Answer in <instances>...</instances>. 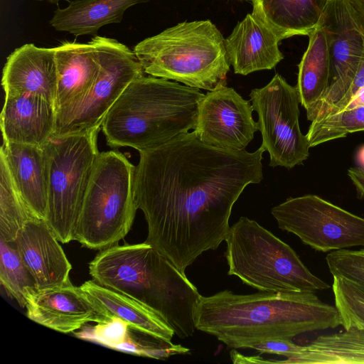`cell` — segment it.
<instances>
[{"instance_id": "1", "label": "cell", "mask_w": 364, "mask_h": 364, "mask_svg": "<svg viewBox=\"0 0 364 364\" xmlns=\"http://www.w3.org/2000/svg\"><path fill=\"white\" fill-rule=\"evenodd\" d=\"M264 152L212 146L194 131L140 151L134 189L148 225L146 242L186 274L198 256L225 241L233 205L263 178Z\"/></svg>"}, {"instance_id": "24", "label": "cell", "mask_w": 364, "mask_h": 364, "mask_svg": "<svg viewBox=\"0 0 364 364\" xmlns=\"http://www.w3.org/2000/svg\"><path fill=\"white\" fill-rule=\"evenodd\" d=\"M308 36L309 45L299 64L296 86L300 103L306 110L324 95L331 77L330 54L325 31L318 25Z\"/></svg>"}, {"instance_id": "27", "label": "cell", "mask_w": 364, "mask_h": 364, "mask_svg": "<svg viewBox=\"0 0 364 364\" xmlns=\"http://www.w3.org/2000/svg\"><path fill=\"white\" fill-rule=\"evenodd\" d=\"M33 218L16 188L4 158L0 155V239L14 242L26 222Z\"/></svg>"}, {"instance_id": "18", "label": "cell", "mask_w": 364, "mask_h": 364, "mask_svg": "<svg viewBox=\"0 0 364 364\" xmlns=\"http://www.w3.org/2000/svg\"><path fill=\"white\" fill-rule=\"evenodd\" d=\"M56 127L55 105L28 94H6L1 113L4 142L42 146Z\"/></svg>"}, {"instance_id": "19", "label": "cell", "mask_w": 364, "mask_h": 364, "mask_svg": "<svg viewBox=\"0 0 364 364\" xmlns=\"http://www.w3.org/2000/svg\"><path fill=\"white\" fill-rule=\"evenodd\" d=\"M58 69L56 122L73 109L95 82L100 65L93 43L64 42L55 47Z\"/></svg>"}, {"instance_id": "25", "label": "cell", "mask_w": 364, "mask_h": 364, "mask_svg": "<svg viewBox=\"0 0 364 364\" xmlns=\"http://www.w3.org/2000/svg\"><path fill=\"white\" fill-rule=\"evenodd\" d=\"M276 363L344 364L364 363V329L350 328L345 331L320 336L302 346L295 357Z\"/></svg>"}, {"instance_id": "21", "label": "cell", "mask_w": 364, "mask_h": 364, "mask_svg": "<svg viewBox=\"0 0 364 364\" xmlns=\"http://www.w3.org/2000/svg\"><path fill=\"white\" fill-rule=\"evenodd\" d=\"M331 0H251L252 13L281 39L308 36L320 23Z\"/></svg>"}, {"instance_id": "23", "label": "cell", "mask_w": 364, "mask_h": 364, "mask_svg": "<svg viewBox=\"0 0 364 364\" xmlns=\"http://www.w3.org/2000/svg\"><path fill=\"white\" fill-rule=\"evenodd\" d=\"M146 0H73L58 9L50 21L58 31L75 36L92 35L103 26L118 23L129 7Z\"/></svg>"}, {"instance_id": "32", "label": "cell", "mask_w": 364, "mask_h": 364, "mask_svg": "<svg viewBox=\"0 0 364 364\" xmlns=\"http://www.w3.org/2000/svg\"><path fill=\"white\" fill-rule=\"evenodd\" d=\"M302 346L291 341V339L270 340L255 345L252 348L261 353L275 354L291 358L297 355Z\"/></svg>"}, {"instance_id": "38", "label": "cell", "mask_w": 364, "mask_h": 364, "mask_svg": "<svg viewBox=\"0 0 364 364\" xmlns=\"http://www.w3.org/2000/svg\"><path fill=\"white\" fill-rule=\"evenodd\" d=\"M358 161L361 168H364V146H362L358 151Z\"/></svg>"}, {"instance_id": "6", "label": "cell", "mask_w": 364, "mask_h": 364, "mask_svg": "<svg viewBox=\"0 0 364 364\" xmlns=\"http://www.w3.org/2000/svg\"><path fill=\"white\" fill-rule=\"evenodd\" d=\"M225 241L228 274L260 291L316 293L330 287L289 245L254 220L240 217Z\"/></svg>"}, {"instance_id": "22", "label": "cell", "mask_w": 364, "mask_h": 364, "mask_svg": "<svg viewBox=\"0 0 364 364\" xmlns=\"http://www.w3.org/2000/svg\"><path fill=\"white\" fill-rule=\"evenodd\" d=\"M80 287L92 296L111 318H117L131 328L154 337L171 341L175 333L156 312L139 301L95 280L84 282Z\"/></svg>"}, {"instance_id": "7", "label": "cell", "mask_w": 364, "mask_h": 364, "mask_svg": "<svg viewBox=\"0 0 364 364\" xmlns=\"http://www.w3.org/2000/svg\"><path fill=\"white\" fill-rule=\"evenodd\" d=\"M135 169L119 151L100 153L75 236L82 246L101 250L117 245L129 232L138 210Z\"/></svg>"}, {"instance_id": "3", "label": "cell", "mask_w": 364, "mask_h": 364, "mask_svg": "<svg viewBox=\"0 0 364 364\" xmlns=\"http://www.w3.org/2000/svg\"><path fill=\"white\" fill-rule=\"evenodd\" d=\"M97 283L125 294L161 317L180 338L193 336L201 296L196 287L153 245H115L89 264Z\"/></svg>"}, {"instance_id": "28", "label": "cell", "mask_w": 364, "mask_h": 364, "mask_svg": "<svg viewBox=\"0 0 364 364\" xmlns=\"http://www.w3.org/2000/svg\"><path fill=\"white\" fill-rule=\"evenodd\" d=\"M0 282L9 296L26 307V292L36 287L31 274L14 242H0Z\"/></svg>"}, {"instance_id": "15", "label": "cell", "mask_w": 364, "mask_h": 364, "mask_svg": "<svg viewBox=\"0 0 364 364\" xmlns=\"http://www.w3.org/2000/svg\"><path fill=\"white\" fill-rule=\"evenodd\" d=\"M36 289L63 285L70 281L72 265L44 220L31 218L14 242Z\"/></svg>"}, {"instance_id": "12", "label": "cell", "mask_w": 364, "mask_h": 364, "mask_svg": "<svg viewBox=\"0 0 364 364\" xmlns=\"http://www.w3.org/2000/svg\"><path fill=\"white\" fill-rule=\"evenodd\" d=\"M319 25L327 36L331 77L324 95L306 110L311 122L323 119L344 96L364 57V28L350 0H331Z\"/></svg>"}, {"instance_id": "5", "label": "cell", "mask_w": 364, "mask_h": 364, "mask_svg": "<svg viewBox=\"0 0 364 364\" xmlns=\"http://www.w3.org/2000/svg\"><path fill=\"white\" fill-rule=\"evenodd\" d=\"M145 73L213 91L230 70L225 38L210 20L184 21L137 43L133 50Z\"/></svg>"}, {"instance_id": "13", "label": "cell", "mask_w": 364, "mask_h": 364, "mask_svg": "<svg viewBox=\"0 0 364 364\" xmlns=\"http://www.w3.org/2000/svg\"><path fill=\"white\" fill-rule=\"evenodd\" d=\"M250 102L221 85L200 100L193 129L203 143L224 149L245 150L259 130Z\"/></svg>"}, {"instance_id": "40", "label": "cell", "mask_w": 364, "mask_h": 364, "mask_svg": "<svg viewBox=\"0 0 364 364\" xmlns=\"http://www.w3.org/2000/svg\"><path fill=\"white\" fill-rule=\"evenodd\" d=\"M240 1H251V0H240Z\"/></svg>"}, {"instance_id": "34", "label": "cell", "mask_w": 364, "mask_h": 364, "mask_svg": "<svg viewBox=\"0 0 364 364\" xmlns=\"http://www.w3.org/2000/svg\"><path fill=\"white\" fill-rule=\"evenodd\" d=\"M348 175L359 195L364 197V168H350L348 171Z\"/></svg>"}, {"instance_id": "11", "label": "cell", "mask_w": 364, "mask_h": 364, "mask_svg": "<svg viewBox=\"0 0 364 364\" xmlns=\"http://www.w3.org/2000/svg\"><path fill=\"white\" fill-rule=\"evenodd\" d=\"M271 213L282 230L316 251L364 247V218L316 195L287 198Z\"/></svg>"}, {"instance_id": "2", "label": "cell", "mask_w": 364, "mask_h": 364, "mask_svg": "<svg viewBox=\"0 0 364 364\" xmlns=\"http://www.w3.org/2000/svg\"><path fill=\"white\" fill-rule=\"evenodd\" d=\"M194 323L233 349L341 326L336 306L314 292L236 294L228 289L200 296Z\"/></svg>"}, {"instance_id": "4", "label": "cell", "mask_w": 364, "mask_h": 364, "mask_svg": "<svg viewBox=\"0 0 364 364\" xmlns=\"http://www.w3.org/2000/svg\"><path fill=\"white\" fill-rule=\"evenodd\" d=\"M205 94L199 89L144 75L126 87L102 124L107 145L139 152L193 129Z\"/></svg>"}, {"instance_id": "8", "label": "cell", "mask_w": 364, "mask_h": 364, "mask_svg": "<svg viewBox=\"0 0 364 364\" xmlns=\"http://www.w3.org/2000/svg\"><path fill=\"white\" fill-rule=\"evenodd\" d=\"M99 132L53 135L42 146L48 170L45 221L63 244L75 240L82 203L100 153Z\"/></svg>"}, {"instance_id": "29", "label": "cell", "mask_w": 364, "mask_h": 364, "mask_svg": "<svg viewBox=\"0 0 364 364\" xmlns=\"http://www.w3.org/2000/svg\"><path fill=\"white\" fill-rule=\"evenodd\" d=\"M364 130V106L343 110L318 122H311L306 134L309 147Z\"/></svg>"}, {"instance_id": "14", "label": "cell", "mask_w": 364, "mask_h": 364, "mask_svg": "<svg viewBox=\"0 0 364 364\" xmlns=\"http://www.w3.org/2000/svg\"><path fill=\"white\" fill-rule=\"evenodd\" d=\"M26 316L52 330L68 333L89 322L109 323L113 319L104 308L80 287L70 282L58 287L28 290Z\"/></svg>"}, {"instance_id": "39", "label": "cell", "mask_w": 364, "mask_h": 364, "mask_svg": "<svg viewBox=\"0 0 364 364\" xmlns=\"http://www.w3.org/2000/svg\"><path fill=\"white\" fill-rule=\"evenodd\" d=\"M34 1H46V2L50 3V4H55V5H58L59 2L60 1H68V2L70 1V0H34Z\"/></svg>"}, {"instance_id": "17", "label": "cell", "mask_w": 364, "mask_h": 364, "mask_svg": "<svg viewBox=\"0 0 364 364\" xmlns=\"http://www.w3.org/2000/svg\"><path fill=\"white\" fill-rule=\"evenodd\" d=\"M277 35L254 13L247 14L225 38V48L235 74L271 70L283 58Z\"/></svg>"}, {"instance_id": "31", "label": "cell", "mask_w": 364, "mask_h": 364, "mask_svg": "<svg viewBox=\"0 0 364 364\" xmlns=\"http://www.w3.org/2000/svg\"><path fill=\"white\" fill-rule=\"evenodd\" d=\"M333 277H341L364 287V249L330 252L326 257Z\"/></svg>"}, {"instance_id": "36", "label": "cell", "mask_w": 364, "mask_h": 364, "mask_svg": "<svg viewBox=\"0 0 364 364\" xmlns=\"http://www.w3.org/2000/svg\"><path fill=\"white\" fill-rule=\"evenodd\" d=\"M361 106H364V87L360 88L348 101L347 105L341 110H350Z\"/></svg>"}, {"instance_id": "26", "label": "cell", "mask_w": 364, "mask_h": 364, "mask_svg": "<svg viewBox=\"0 0 364 364\" xmlns=\"http://www.w3.org/2000/svg\"><path fill=\"white\" fill-rule=\"evenodd\" d=\"M107 347L128 353L156 359H164L174 355L188 353L190 350L139 331L124 323H119L112 332Z\"/></svg>"}, {"instance_id": "33", "label": "cell", "mask_w": 364, "mask_h": 364, "mask_svg": "<svg viewBox=\"0 0 364 364\" xmlns=\"http://www.w3.org/2000/svg\"><path fill=\"white\" fill-rule=\"evenodd\" d=\"M364 87V57L355 75V77L344 96L326 112L324 118L328 115L341 112L347 105L350 98Z\"/></svg>"}, {"instance_id": "35", "label": "cell", "mask_w": 364, "mask_h": 364, "mask_svg": "<svg viewBox=\"0 0 364 364\" xmlns=\"http://www.w3.org/2000/svg\"><path fill=\"white\" fill-rule=\"evenodd\" d=\"M230 358L234 363H274V360H265L259 355L245 356L237 351L232 350L230 352Z\"/></svg>"}, {"instance_id": "9", "label": "cell", "mask_w": 364, "mask_h": 364, "mask_svg": "<svg viewBox=\"0 0 364 364\" xmlns=\"http://www.w3.org/2000/svg\"><path fill=\"white\" fill-rule=\"evenodd\" d=\"M95 46L100 68L84 97L56 122L53 135L100 130L107 112L126 87L144 75L134 51L115 39L97 36Z\"/></svg>"}, {"instance_id": "20", "label": "cell", "mask_w": 364, "mask_h": 364, "mask_svg": "<svg viewBox=\"0 0 364 364\" xmlns=\"http://www.w3.org/2000/svg\"><path fill=\"white\" fill-rule=\"evenodd\" d=\"M1 155L16 188L30 214L46 220L48 208V170L42 146L4 142Z\"/></svg>"}, {"instance_id": "10", "label": "cell", "mask_w": 364, "mask_h": 364, "mask_svg": "<svg viewBox=\"0 0 364 364\" xmlns=\"http://www.w3.org/2000/svg\"><path fill=\"white\" fill-rule=\"evenodd\" d=\"M250 97L258 115L261 147L269 154V166L290 169L302 164L310 147L306 135L300 130L296 87L277 73L264 87L252 90Z\"/></svg>"}, {"instance_id": "30", "label": "cell", "mask_w": 364, "mask_h": 364, "mask_svg": "<svg viewBox=\"0 0 364 364\" xmlns=\"http://www.w3.org/2000/svg\"><path fill=\"white\" fill-rule=\"evenodd\" d=\"M335 306L345 330L364 329V287L341 277H333Z\"/></svg>"}, {"instance_id": "16", "label": "cell", "mask_w": 364, "mask_h": 364, "mask_svg": "<svg viewBox=\"0 0 364 364\" xmlns=\"http://www.w3.org/2000/svg\"><path fill=\"white\" fill-rule=\"evenodd\" d=\"M55 53V48H41L32 43L16 48L3 68L5 95H38L55 107L58 69Z\"/></svg>"}, {"instance_id": "37", "label": "cell", "mask_w": 364, "mask_h": 364, "mask_svg": "<svg viewBox=\"0 0 364 364\" xmlns=\"http://www.w3.org/2000/svg\"><path fill=\"white\" fill-rule=\"evenodd\" d=\"M364 28V0H350Z\"/></svg>"}]
</instances>
